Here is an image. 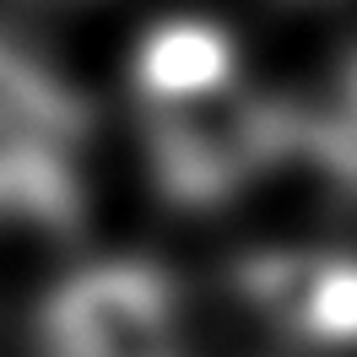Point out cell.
Instances as JSON below:
<instances>
[{
  "instance_id": "cell-1",
  "label": "cell",
  "mask_w": 357,
  "mask_h": 357,
  "mask_svg": "<svg viewBox=\"0 0 357 357\" xmlns=\"http://www.w3.org/2000/svg\"><path fill=\"white\" fill-rule=\"evenodd\" d=\"M92 114L38 49L0 33V222L66 227L82 211Z\"/></svg>"
},
{
  "instance_id": "cell-2",
  "label": "cell",
  "mask_w": 357,
  "mask_h": 357,
  "mask_svg": "<svg viewBox=\"0 0 357 357\" xmlns=\"http://www.w3.org/2000/svg\"><path fill=\"white\" fill-rule=\"evenodd\" d=\"M44 357H190L184 292L152 260H87L38 309Z\"/></svg>"
},
{
  "instance_id": "cell-3",
  "label": "cell",
  "mask_w": 357,
  "mask_h": 357,
  "mask_svg": "<svg viewBox=\"0 0 357 357\" xmlns=\"http://www.w3.org/2000/svg\"><path fill=\"white\" fill-rule=\"evenodd\" d=\"M157 178L178 201H222L276 146V114L227 82L201 98L146 103Z\"/></svg>"
},
{
  "instance_id": "cell-4",
  "label": "cell",
  "mask_w": 357,
  "mask_h": 357,
  "mask_svg": "<svg viewBox=\"0 0 357 357\" xmlns=\"http://www.w3.org/2000/svg\"><path fill=\"white\" fill-rule=\"evenodd\" d=\"M141 98L146 103H178V98H201L233 82V49L222 33L201 22H174L157 27L141 49Z\"/></svg>"
}]
</instances>
